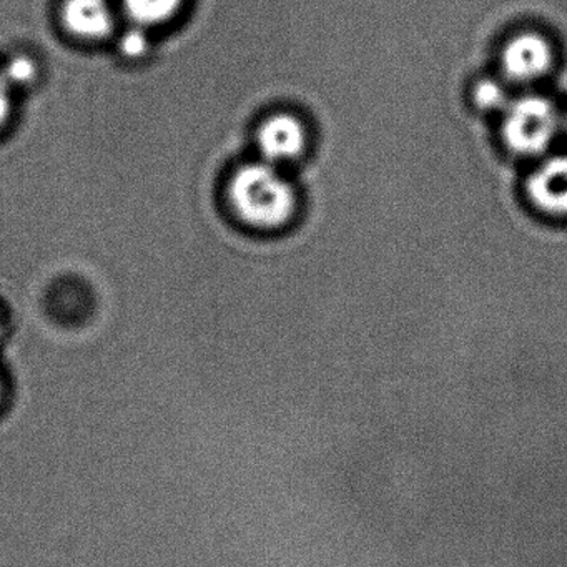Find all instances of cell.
<instances>
[{"label": "cell", "mask_w": 567, "mask_h": 567, "mask_svg": "<svg viewBox=\"0 0 567 567\" xmlns=\"http://www.w3.org/2000/svg\"><path fill=\"white\" fill-rule=\"evenodd\" d=\"M231 212L244 227L257 234H280L293 225L298 194L280 168L267 162L244 165L228 187Z\"/></svg>", "instance_id": "1"}, {"label": "cell", "mask_w": 567, "mask_h": 567, "mask_svg": "<svg viewBox=\"0 0 567 567\" xmlns=\"http://www.w3.org/2000/svg\"><path fill=\"white\" fill-rule=\"evenodd\" d=\"M560 124L563 118L549 99L527 95L511 102L504 111V142L514 154L536 157L553 144Z\"/></svg>", "instance_id": "2"}, {"label": "cell", "mask_w": 567, "mask_h": 567, "mask_svg": "<svg viewBox=\"0 0 567 567\" xmlns=\"http://www.w3.org/2000/svg\"><path fill=\"white\" fill-rule=\"evenodd\" d=\"M257 144L267 164L275 167L290 164L298 161L307 151V128L295 115H274L258 128Z\"/></svg>", "instance_id": "3"}, {"label": "cell", "mask_w": 567, "mask_h": 567, "mask_svg": "<svg viewBox=\"0 0 567 567\" xmlns=\"http://www.w3.org/2000/svg\"><path fill=\"white\" fill-rule=\"evenodd\" d=\"M529 204L550 218H567V154L544 161L526 182Z\"/></svg>", "instance_id": "4"}, {"label": "cell", "mask_w": 567, "mask_h": 567, "mask_svg": "<svg viewBox=\"0 0 567 567\" xmlns=\"http://www.w3.org/2000/svg\"><path fill=\"white\" fill-rule=\"evenodd\" d=\"M554 54L547 39L524 32L507 42L501 58L504 74L514 82L527 84L539 81L553 68Z\"/></svg>", "instance_id": "5"}, {"label": "cell", "mask_w": 567, "mask_h": 567, "mask_svg": "<svg viewBox=\"0 0 567 567\" xmlns=\"http://www.w3.org/2000/svg\"><path fill=\"white\" fill-rule=\"evenodd\" d=\"M62 19L71 34L85 41L107 38L115 25L114 11L107 0H68Z\"/></svg>", "instance_id": "6"}, {"label": "cell", "mask_w": 567, "mask_h": 567, "mask_svg": "<svg viewBox=\"0 0 567 567\" xmlns=\"http://www.w3.org/2000/svg\"><path fill=\"white\" fill-rule=\"evenodd\" d=\"M125 14L138 28H154L172 21L184 6V0H122Z\"/></svg>", "instance_id": "7"}, {"label": "cell", "mask_w": 567, "mask_h": 567, "mask_svg": "<svg viewBox=\"0 0 567 567\" xmlns=\"http://www.w3.org/2000/svg\"><path fill=\"white\" fill-rule=\"evenodd\" d=\"M474 101L477 107L484 111H506L507 105L511 104L503 85L496 81L480 82L474 91Z\"/></svg>", "instance_id": "8"}, {"label": "cell", "mask_w": 567, "mask_h": 567, "mask_svg": "<svg viewBox=\"0 0 567 567\" xmlns=\"http://www.w3.org/2000/svg\"><path fill=\"white\" fill-rule=\"evenodd\" d=\"M2 75H4L6 81L12 87H25V85H31L35 78H38V65H35L32 59L19 55V58H14L9 62Z\"/></svg>", "instance_id": "9"}, {"label": "cell", "mask_w": 567, "mask_h": 567, "mask_svg": "<svg viewBox=\"0 0 567 567\" xmlns=\"http://www.w3.org/2000/svg\"><path fill=\"white\" fill-rule=\"evenodd\" d=\"M118 48H121L124 58L131 59V61H137V59L147 55L148 49H151V41H148L147 34H145L144 28L134 25V28L128 29V31L122 35Z\"/></svg>", "instance_id": "10"}, {"label": "cell", "mask_w": 567, "mask_h": 567, "mask_svg": "<svg viewBox=\"0 0 567 567\" xmlns=\"http://www.w3.org/2000/svg\"><path fill=\"white\" fill-rule=\"evenodd\" d=\"M12 111L11 85L6 81L4 75L0 74V127L9 121Z\"/></svg>", "instance_id": "11"}, {"label": "cell", "mask_w": 567, "mask_h": 567, "mask_svg": "<svg viewBox=\"0 0 567 567\" xmlns=\"http://www.w3.org/2000/svg\"><path fill=\"white\" fill-rule=\"evenodd\" d=\"M6 330H8V320H6L4 311L0 308V340L4 338Z\"/></svg>", "instance_id": "12"}, {"label": "cell", "mask_w": 567, "mask_h": 567, "mask_svg": "<svg viewBox=\"0 0 567 567\" xmlns=\"http://www.w3.org/2000/svg\"><path fill=\"white\" fill-rule=\"evenodd\" d=\"M6 394V381H4V373L0 371V403H2V400H4Z\"/></svg>", "instance_id": "13"}, {"label": "cell", "mask_w": 567, "mask_h": 567, "mask_svg": "<svg viewBox=\"0 0 567 567\" xmlns=\"http://www.w3.org/2000/svg\"><path fill=\"white\" fill-rule=\"evenodd\" d=\"M566 128H567V117H566Z\"/></svg>", "instance_id": "14"}]
</instances>
